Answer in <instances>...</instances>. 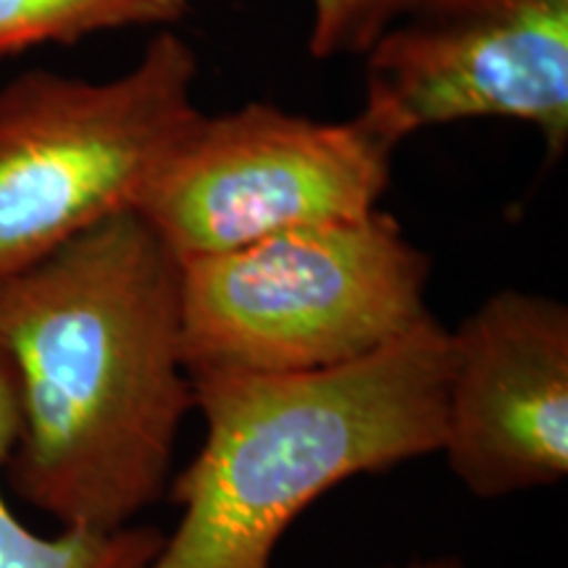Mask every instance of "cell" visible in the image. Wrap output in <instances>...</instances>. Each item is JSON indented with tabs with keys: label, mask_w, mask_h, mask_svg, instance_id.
Listing matches in <instances>:
<instances>
[{
	"label": "cell",
	"mask_w": 568,
	"mask_h": 568,
	"mask_svg": "<svg viewBox=\"0 0 568 568\" xmlns=\"http://www.w3.org/2000/svg\"><path fill=\"white\" fill-rule=\"evenodd\" d=\"M439 453L453 477L481 500L566 479V303L500 290L450 332Z\"/></svg>",
	"instance_id": "cell-7"
},
{
	"label": "cell",
	"mask_w": 568,
	"mask_h": 568,
	"mask_svg": "<svg viewBox=\"0 0 568 568\" xmlns=\"http://www.w3.org/2000/svg\"><path fill=\"white\" fill-rule=\"evenodd\" d=\"M19 435L6 487L61 529L119 531L172 485L193 410L180 258L119 213L0 282Z\"/></svg>",
	"instance_id": "cell-1"
},
{
	"label": "cell",
	"mask_w": 568,
	"mask_h": 568,
	"mask_svg": "<svg viewBox=\"0 0 568 568\" xmlns=\"http://www.w3.org/2000/svg\"><path fill=\"white\" fill-rule=\"evenodd\" d=\"M393 153L358 116L318 122L261 101L222 116L203 113L138 213L180 261L226 253L376 211Z\"/></svg>",
	"instance_id": "cell-5"
},
{
	"label": "cell",
	"mask_w": 568,
	"mask_h": 568,
	"mask_svg": "<svg viewBox=\"0 0 568 568\" xmlns=\"http://www.w3.org/2000/svg\"><path fill=\"white\" fill-rule=\"evenodd\" d=\"M447 368L450 332L429 318L324 372L193 374L205 439L169 485L182 516L148 568H272L324 493L439 453Z\"/></svg>",
	"instance_id": "cell-2"
},
{
	"label": "cell",
	"mask_w": 568,
	"mask_h": 568,
	"mask_svg": "<svg viewBox=\"0 0 568 568\" xmlns=\"http://www.w3.org/2000/svg\"><path fill=\"white\" fill-rule=\"evenodd\" d=\"M19 435V403L13 372L0 353V568H148L159 556L163 531L124 527L119 531L59 529L38 535L13 514L6 497V464Z\"/></svg>",
	"instance_id": "cell-8"
},
{
	"label": "cell",
	"mask_w": 568,
	"mask_h": 568,
	"mask_svg": "<svg viewBox=\"0 0 568 568\" xmlns=\"http://www.w3.org/2000/svg\"><path fill=\"white\" fill-rule=\"evenodd\" d=\"M197 71L190 42L161 30L113 80L34 69L0 88V282L138 211L203 116Z\"/></svg>",
	"instance_id": "cell-4"
},
{
	"label": "cell",
	"mask_w": 568,
	"mask_h": 568,
	"mask_svg": "<svg viewBox=\"0 0 568 568\" xmlns=\"http://www.w3.org/2000/svg\"><path fill=\"white\" fill-rule=\"evenodd\" d=\"M193 0H0V59L122 27H172Z\"/></svg>",
	"instance_id": "cell-9"
},
{
	"label": "cell",
	"mask_w": 568,
	"mask_h": 568,
	"mask_svg": "<svg viewBox=\"0 0 568 568\" xmlns=\"http://www.w3.org/2000/svg\"><path fill=\"white\" fill-rule=\"evenodd\" d=\"M429 280V255L382 209L180 261L182 364L187 376L353 364L435 318Z\"/></svg>",
	"instance_id": "cell-3"
},
{
	"label": "cell",
	"mask_w": 568,
	"mask_h": 568,
	"mask_svg": "<svg viewBox=\"0 0 568 568\" xmlns=\"http://www.w3.org/2000/svg\"><path fill=\"white\" fill-rule=\"evenodd\" d=\"M426 0H311L308 53L318 61L364 55L389 27Z\"/></svg>",
	"instance_id": "cell-10"
},
{
	"label": "cell",
	"mask_w": 568,
	"mask_h": 568,
	"mask_svg": "<svg viewBox=\"0 0 568 568\" xmlns=\"http://www.w3.org/2000/svg\"><path fill=\"white\" fill-rule=\"evenodd\" d=\"M355 116L397 151L468 119L529 124L558 161L568 148V0H426L361 55Z\"/></svg>",
	"instance_id": "cell-6"
},
{
	"label": "cell",
	"mask_w": 568,
	"mask_h": 568,
	"mask_svg": "<svg viewBox=\"0 0 568 568\" xmlns=\"http://www.w3.org/2000/svg\"><path fill=\"white\" fill-rule=\"evenodd\" d=\"M379 568H468L458 556H435V558H414L403 564H387Z\"/></svg>",
	"instance_id": "cell-11"
}]
</instances>
